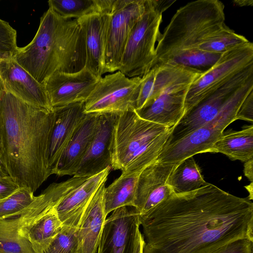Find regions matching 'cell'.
<instances>
[{
    "mask_svg": "<svg viewBox=\"0 0 253 253\" xmlns=\"http://www.w3.org/2000/svg\"><path fill=\"white\" fill-rule=\"evenodd\" d=\"M143 253H211L242 238L253 240V203L208 183L173 194L140 214Z\"/></svg>",
    "mask_w": 253,
    "mask_h": 253,
    "instance_id": "cell-1",
    "label": "cell"
},
{
    "mask_svg": "<svg viewBox=\"0 0 253 253\" xmlns=\"http://www.w3.org/2000/svg\"><path fill=\"white\" fill-rule=\"evenodd\" d=\"M55 112L3 90L0 101V164L18 185L34 193L51 175L48 152Z\"/></svg>",
    "mask_w": 253,
    "mask_h": 253,
    "instance_id": "cell-2",
    "label": "cell"
},
{
    "mask_svg": "<svg viewBox=\"0 0 253 253\" xmlns=\"http://www.w3.org/2000/svg\"><path fill=\"white\" fill-rule=\"evenodd\" d=\"M224 9L218 0L192 1L179 8L158 41L151 68L167 63L203 72L210 68L221 54L204 51L200 46L208 35L225 25Z\"/></svg>",
    "mask_w": 253,
    "mask_h": 253,
    "instance_id": "cell-3",
    "label": "cell"
},
{
    "mask_svg": "<svg viewBox=\"0 0 253 253\" xmlns=\"http://www.w3.org/2000/svg\"><path fill=\"white\" fill-rule=\"evenodd\" d=\"M14 60L40 83L55 72L72 73L85 66V31L80 19L63 18L48 8L31 42Z\"/></svg>",
    "mask_w": 253,
    "mask_h": 253,
    "instance_id": "cell-4",
    "label": "cell"
},
{
    "mask_svg": "<svg viewBox=\"0 0 253 253\" xmlns=\"http://www.w3.org/2000/svg\"><path fill=\"white\" fill-rule=\"evenodd\" d=\"M172 127L145 120L135 110L119 113L114 127L111 169L140 172L154 162Z\"/></svg>",
    "mask_w": 253,
    "mask_h": 253,
    "instance_id": "cell-5",
    "label": "cell"
},
{
    "mask_svg": "<svg viewBox=\"0 0 253 253\" xmlns=\"http://www.w3.org/2000/svg\"><path fill=\"white\" fill-rule=\"evenodd\" d=\"M175 0H145V10L131 29L118 71L126 77H142L151 68L155 43L161 34L163 13Z\"/></svg>",
    "mask_w": 253,
    "mask_h": 253,
    "instance_id": "cell-6",
    "label": "cell"
},
{
    "mask_svg": "<svg viewBox=\"0 0 253 253\" xmlns=\"http://www.w3.org/2000/svg\"><path fill=\"white\" fill-rule=\"evenodd\" d=\"M252 90L253 63L224 81L187 111L172 127L166 146L184 137L210 122L235 98Z\"/></svg>",
    "mask_w": 253,
    "mask_h": 253,
    "instance_id": "cell-7",
    "label": "cell"
},
{
    "mask_svg": "<svg viewBox=\"0 0 253 253\" xmlns=\"http://www.w3.org/2000/svg\"><path fill=\"white\" fill-rule=\"evenodd\" d=\"M251 92L235 98L210 122L184 137L165 146L156 161L162 163H178L196 154L209 152L225 128L237 120L238 111Z\"/></svg>",
    "mask_w": 253,
    "mask_h": 253,
    "instance_id": "cell-8",
    "label": "cell"
},
{
    "mask_svg": "<svg viewBox=\"0 0 253 253\" xmlns=\"http://www.w3.org/2000/svg\"><path fill=\"white\" fill-rule=\"evenodd\" d=\"M142 78L120 71L102 77L84 101L85 113H120L135 110Z\"/></svg>",
    "mask_w": 253,
    "mask_h": 253,
    "instance_id": "cell-9",
    "label": "cell"
},
{
    "mask_svg": "<svg viewBox=\"0 0 253 253\" xmlns=\"http://www.w3.org/2000/svg\"><path fill=\"white\" fill-rule=\"evenodd\" d=\"M252 63L253 43L249 41L222 53L216 62L189 86L184 114L210 92Z\"/></svg>",
    "mask_w": 253,
    "mask_h": 253,
    "instance_id": "cell-10",
    "label": "cell"
},
{
    "mask_svg": "<svg viewBox=\"0 0 253 253\" xmlns=\"http://www.w3.org/2000/svg\"><path fill=\"white\" fill-rule=\"evenodd\" d=\"M145 0H115L110 14L104 73L119 70L129 33L145 10Z\"/></svg>",
    "mask_w": 253,
    "mask_h": 253,
    "instance_id": "cell-11",
    "label": "cell"
},
{
    "mask_svg": "<svg viewBox=\"0 0 253 253\" xmlns=\"http://www.w3.org/2000/svg\"><path fill=\"white\" fill-rule=\"evenodd\" d=\"M203 72L197 71L166 87L154 99L135 110L141 118L173 127L184 114L186 96L189 86Z\"/></svg>",
    "mask_w": 253,
    "mask_h": 253,
    "instance_id": "cell-12",
    "label": "cell"
},
{
    "mask_svg": "<svg viewBox=\"0 0 253 253\" xmlns=\"http://www.w3.org/2000/svg\"><path fill=\"white\" fill-rule=\"evenodd\" d=\"M107 217L97 253H132L140 226V214L134 207H124Z\"/></svg>",
    "mask_w": 253,
    "mask_h": 253,
    "instance_id": "cell-13",
    "label": "cell"
},
{
    "mask_svg": "<svg viewBox=\"0 0 253 253\" xmlns=\"http://www.w3.org/2000/svg\"><path fill=\"white\" fill-rule=\"evenodd\" d=\"M99 80L84 67L75 73L55 72L46 80L44 85L53 109L84 102Z\"/></svg>",
    "mask_w": 253,
    "mask_h": 253,
    "instance_id": "cell-14",
    "label": "cell"
},
{
    "mask_svg": "<svg viewBox=\"0 0 253 253\" xmlns=\"http://www.w3.org/2000/svg\"><path fill=\"white\" fill-rule=\"evenodd\" d=\"M4 90L30 105L52 111L44 84L34 79L13 58L0 61Z\"/></svg>",
    "mask_w": 253,
    "mask_h": 253,
    "instance_id": "cell-15",
    "label": "cell"
},
{
    "mask_svg": "<svg viewBox=\"0 0 253 253\" xmlns=\"http://www.w3.org/2000/svg\"><path fill=\"white\" fill-rule=\"evenodd\" d=\"M118 114H99L93 138L74 176H91L111 168L114 127Z\"/></svg>",
    "mask_w": 253,
    "mask_h": 253,
    "instance_id": "cell-16",
    "label": "cell"
},
{
    "mask_svg": "<svg viewBox=\"0 0 253 253\" xmlns=\"http://www.w3.org/2000/svg\"><path fill=\"white\" fill-rule=\"evenodd\" d=\"M178 163L155 161L140 173L136 192L134 208L143 214L174 194L168 179Z\"/></svg>",
    "mask_w": 253,
    "mask_h": 253,
    "instance_id": "cell-17",
    "label": "cell"
},
{
    "mask_svg": "<svg viewBox=\"0 0 253 253\" xmlns=\"http://www.w3.org/2000/svg\"><path fill=\"white\" fill-rule=\"evenodd\" d=\"M111 168L88 177L62 197L54 205L55 211L64 226L78 228L92 197L106 182Z\"/></svg>",
    "mask_w": 253,
    "mask_h": 253,
    "instance_id": "cell-18",
    "label": "cell"
},
{
    "mask_svg": "<svg viewBox=\"0 0 253 253\" xmlns=\"http://www.w3.org/2000/svg\"><path fill=\"white\" fill-rule=\"evenodd\" d=\"M53 110L55 112V121L48 152V164L51 175L86 115L84 102L72 103Z\"/></svg>",
    "mask_w": 253,
    "mask_h": 253,
    "instance_id": "cell-19",
    "label": "cell"
},
{
    "mask_svg": "<svg viewBox=\"0 0 253 253\" xmlns=\"http://www.w3.org/2000/svg\"><path fill=\"white\" fill-rule=\"evenodd\" d=\"M112 9L80 18L85 31L84 67L98 79L105 73L107 33Z\"/></svg>",
    "mask_w": 253,
    "mask_h": 253,
    "instance_id": "cell-20",
    "label": "cell"
},
{
    "mask_svg": "<svg viewBox=\"0 0 253 253\" xmlns=\"http://www.w3.org/2000/svg\"><path fill=\"white\" fill-rule=\"evenodd\" d=\"M104 182L86 208L77 229V253H96L107 218L104 202Z\"/></svg>",
    "mask_w": 253,
    "mask_h": 253,
    "instance_id": "cell-21",
    "label": "cell"
},
{
    "mask_svg": "<svg viewBox=\"0 0 253 253\" xmlns=\"http://www.w3.org/2000/svg\"><path fill=\"white\" fill-rule=\"evenodd\" d=\"M99 115L96 113H86L61 156L53 174L60 176H74L76 174L93 138Z\"/></svg>",
    "mask_w": 253,
    "mask_h": 253,
    "instance_id": "cell-22",
    "label": "cell"
},
{
    "mask_svg": "<svg viewBox=\"0 0 253 253\" xmlns=\"http://www.w3.org/2000/svg\"><path fill=\"white\" fill-rule=\"evenodd\" d=\"M197 71H201L178 64L169 63L153 67L141 77L136 110L156 98L169 85Z\"/></svg>",
    "mask_w": 253,
    "mask_h": 253,
    "instance_id": "cell-23",
    "label": "cell"
},
{
    "mask_svg": "<svg viewBox=\"0 0 253 253\" xmlns=\"http://www.w3.org/2000/svg\"><path fill=\"white\" fill-rule=\"evenodd\" d=\"M55 205L49 206L28 225L18 229L19 234L29 240L36 253L45 250L64 226L55 211Z\"/></svg>",
    "mask_w": 253,
    "mask_h": 253,
    "instance_id": "cell-24",
    "label": "cell"
},
{
    "mask_svg": "<svg viewBox=\"0 0 253 253\" xmlns=\"http://www.w3.org/2000/svg\"><path fill=\"white\" fill-rule=\"evenodd\" d=\"M209 152L222 153L233 160L244 163L253 160V125L239 131L223 132Z\"/></svg>",
    "mask_w": 253,
    "mask_h": 253,
    "instance_id": "cell-25",
    "label": "cell"
},
{
    "mask_svg": "<svg viewBox=\"0 0 253 253\" xmlns=\"http://www.w3.org/2000/svg\"><path fill=\"white\" fill-rule=\"evenodd\" d=\"M140 172L122 173L104 191V202L107 216L124 207H134L137 185Z\"/></svg>",
    "mask_w": 253,
    "mask_h": 253,
    "instance_id": "cell-26",
    "label": "cell"
},
{
    "mask_svg": "<svg viewBox=\"0 0 253 253\" xmlns=\"http://www.w3.org/2000/svg\"><path fill=\"white\" fill-rule=\"evenodd\" d=\"M168 184L174 194H181L196 190L208 183L204 180L200 168L191 156L178 163Z\"/></svg>",
    "mask_w": 253,
    "mask_h": 253,
    "instance_id": "cell-27",
    "label": "cell"
},
{
    "mask_svg": "<svg viewBox=\"0 0 253 253\" xmlns=\"http://www.w3.org/2000/svg\"><path fill=\"white\" fill-rule=\"evenodd\" d=\"M115 0H49V8L65 18L80 19L111 10Z\"/></svg>",
    "mask_w": 253,
    "mask_h": 253,
    "instance_id": "cell-28",
    "label": "cell"
},
{
    "mask_svg": "<svg viewBox=\"0 0 253 253\" xmlns=\"http://www.w3.org/2000/svg\"><path fill=\"white\" fill-rule=\"evenodd\" d=\"M17 216L0 218V253H36L29 240L18 233Z\"/></svg>",
    "mask_w": 253,
    "mask_h": 253,
    "instance_id": "cell-29",
    "label": "cell"
},
{
    "mask_svg": "<svg viewBox=\"0 0 253 253\" xmlns=\"http://www.w3.org/2000/svg\"><path fill=\"white\" fill-rule=\"evenodd\" d=\"M248 42L245 37L235 33L225 25L205 38L200 49L204 51L222 54Z\"/></svg>",
    "mask_w": 253,
    "mask_h": 253,
    "instance_id": "cell-30",
    "label": "cell"
},
{
    "mask_svg": "<svg viewBox=\"0 0 253 253\" xmlns=\"http://www.w3.org/2000/svg\"><path fill=\"white\" fill-rule=\"evenodd\" d=\"M34 193L25 188H20L9 197L0 200V218L18 216L34 200Z\"/></svg>",
    "mask_w": 253,
    "mask_h": 253,
    "instance_id": "cell-31",
    "label": "cell"
},
{
    "mask_svg": "<svg viewBox=\"0 0 253 253\" xmlns=\"http://www.w3.org/2000/svg\"><path fill=\"white\" fill-rule=\"evenodd\" d=\"M77 229L64 226L48 247L41 253H77Z\"/></svg>",
    "mask_w": 253,
    "mask_h": 253,
    "instance_id": "cell-32",
    "label": "cell"
},
{
    "mask_svg": "<svg viewBox=\"0 0 253 253\" xmlns=\"http://www.w3.org/2000/svg\"><path fill=\"white\" fill-rule=\"evenodd\" d=\"M18 49L16 31L0 19V61L14 58Z\"/></svg>",
    "mask_w": 253,
    "mask_h": 253,
    "instance_id": "cell-33",
    "label": "cell"
},
{
    "mask_svg": "<svg viewBox=\"0 0 253 253\" xmlns=\"http://www.w3.org/2000/svg\"><path fill=\"white\" fill-rule=\"evenodd\" d=\"M253 240L237 239L221 246L211 253H253Z\"/></svg>",
    "mask_w": 253,
    "mask_h": 253,
    "instance_id": "cell-34",
    "label": "cell"
},
{
    "mask_svg": "<svg viewBox=\"0 0 253 253\" xmlns=\"http://www.w3.org/2000/svg\"><path fill=\"white\" fill-rule=\"evenodd\" d=\"M236 119L253 122V90L248 94L241 104L236 115Z\"/></svg>",
    "mask_w": 253,
    "mask_h": 253,
    "instance_id": "cell-35",
    "label": "cell"
},
{
    "mask_svg": "<svg viewBox=\"0 0 253 253\" xmlns=\"http://www.w3.org/2000/svg\"><path fill=\"white\" fill-rule=\"evenodd\" d=\"M20 188L9 175L0 178V200L13 194Z\"/></svg>",
    "mask_w": 253,
    "mask_h": 253,
    "instance_id": "cell-36",
    "label": "cell"
},
{
    "mask_svg": "<svg viewBox=\"0 0 253 253\" xmlns=\"http://www.w3.org/2000/svg\"><path fill=\"white\" fill-rule=\"evenodd\" d=\"M144 239L140 229L137 231L132 253H143Z\"/></svg>",
    "mask_w": 253,
    "mask_h": 253,
    "instance_id": "cell-37",
    "label": "cell"
},
{
    "mask_svg": "<svg viewBox=\"0 0 253 253\" xmlns=\"http://www.w3.org/2000/svg\"><path fill=\"white\" fill-rule=\"evenodd\" d=\"M244 172L245 175L251 181L253 180V160L245 162L244 166Z\"/></svg>",
    "mask_w": 253,
    "mask_h": 253,
    "instance_id": "cell-38",
    "label": "cell"
},
{
    "mask_svg": "<svg viewBox=\"0 0 253 253\" xmlns=\"http://www.w3.org/2000/svg\"><path fill=\"white\" fill-rule=\"evenodd\" d=\"M233 3L235 5L238 6H253V0H235L233 1Z\"/></svg>",
    "mask_w": 253,
    "mask_h": 253,
    "instance_id": "cell-39",
    "label": "cell"
},
{
    "mask_svg": "<svg viewBox=\"0 0 253 253\" xmlns=\"http://www.w3.org/2000/svg\"><path fill=\"white\" fill-rule=\"evenodd\" d=\"M245 188L249 192V197H248L250 200H253V182H251V184L248 186H245Z\"/></svg>",
    "mask_w": 253,
    "mask_h": 253,
    "instance_id": "cell-40",
    "label": "cell"
},
{
    "mask_svg": "<svg viewBox=\"0 0 253 253\" xmlns=\"http://www.w3.org/2000/svg\"><path fill=\"white\" fill-rule=\"evenodd\" d=\"M8 175L2 166L0 164V178L6 177Z\"/></svg>",
    "mask_w": 253,
    "mask_h": 253,
    "instance_id": "cell-41",
    "label": "cell"
},
{
    "mask_svg": "<svg viewBox=\"0 0 253 253\" xmlns=\"http://www.w3.org/2000/svg\"><path fill=\"white\" fill-rule=\"evenodd\" d=\"M4 90L3 87L2 85V84L1 83V81L0 80V98L2 95V93Z\"/></svg>",
    "mask_w": 253,
    "mask_h": 253,
    "instance_id": "cell-42",
    "label": "cell"
}]
</instances>
